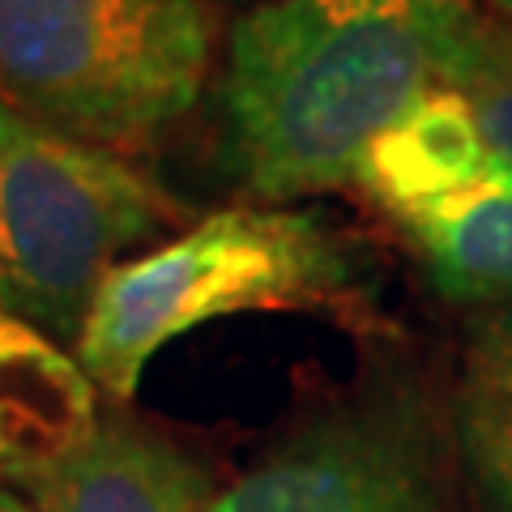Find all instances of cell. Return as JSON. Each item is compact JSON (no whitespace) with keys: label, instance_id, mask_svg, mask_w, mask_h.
Listing matches in <instances>:
<instances>
[{"label":"cell","instance_id":"6da1fadb","mask_svg":"<svg viewBox=\"0 0 512 512\" xmlns=\"http://www.w3.org/2000/svg\"><path fill=\"white\" fill-rule=\"evenodd\" d=\"M495 35L474 0H261L227 35L222 163L261 201L355 184L414 103L478 82Z\"/></svg>","mask_w":512,"mask_h":512},{"label":"cell","instance_id":"7a4b0ae2","mask_svg":"<svg viewBox=\"0 0 512 512\" xmlns=\"http://www.w3.org/2000/svg\"><path fill=\"white\" fill-rule=\"evenodd\" d=\"M372 308L367 265L320 214L227 205L111 269L73 359L94 389L128 402L158 350L214 320L244 312L367 320Z\"/></svg>","mask_w":512,"mask_h":512},{"label":"cell","instance_id":"3957f363","mask_svg":"<svg viewBox=\"0 0 512 512\" xmlns=\"http://www.w3.org/2000/svg\"><path fill=\"white\" fill-rule=\"evenodd\" d=\"M214 56L205 0H0V103L111 154L188 120Z\"/></svg>","mask_w":512,"mask_h":512},{"label":"cell","instance_id":"277c9868","mask_svg":"<svg viewBox=\"0 0 512 512\" xmlns=\"http://www.w3.org/2000/svg\"><path fill=\"white\" fill-rule=\"evenodd\" d=\"M188 218L128 158L0 103V312L77 346L111 269Z\"/></svg>","mask_w":512,"mask_h":512},{"label":"cell","instance_id":"5b68a950","mask_svg":"<svg viewBox=\"0 0 512 512\" xmlns=\"http://www.w3.org/2000/svg\"><path fill=\"white\" fill-rule=\"evenodd\" d=\"M214 512H444L436 419L406 380L359 384L218 491Z\"/></svg>","mask_w":512,"mask_h":512},{"label":"cell","instance_id":"8992f818","mask_svg":"<svg viewBox=\"0 0 512 512\" xmlns=\"http://www.w3.org/2000/svg\"><path fill=\"white\" fill-rule=\"evenodd\" d=\"M99 419V389L73 350L0 312V487L30 495Z\"/></svg>","mask_w":512,"mask_h":512},{"label":"cell","instance_id":"52a82bcc","mask_svg":"<svg viewBox=\"0 0 512 512\" xmlns=\"http://www.w3.org/2000/svg\"><path fill=\"white\" fill-rule=\"evenodd\" d=\"M30 500L43 512H214L218 491L167 436L128 419H99Z\"/></svg>","mask_w":512,"mask_h":512},{"label":"cell","instance_id":"ba28073f","mask_svg":"<svg viewBox=\"0 0 512 512\" xmlns=\"http://www.w3.org/2000/svg\"><path fill=\"white\" fill-rule=\"evenodd\" d=\"M453 303H512V163L495 154L474 184L389 214Z\"/></svg>","mask_w":512,"mask_h":512},{"label":"cell","instance_id":"9c48e42d","mask_svg":"<svg viewBox=\"0 0 512 512\" xmlns=\"http://www.w3.org/2000/svg\"><path fill=\"white\" fill-rule=\"evenodd\" d=\"M491 158L474 103L461 90H431L367 146L355 184L380 210L397 214L474 184Z\"/></svg>","mask_w":512,"mask_h":512},{"label":"cell","instance_id":"30bf717a","mask_svg":"<svg viewBox=\"0 0 512 512\" xmlns=\"http://www.w3.org/2000/svg\"><path fill=\"white\" fill-rule=\"evenodd\" d=\"M448 423L483 512H512V303L470 325Z\"/></svg>","mask_w":512,"mask_h":512},{"label":"cell","instance_id":"8fae6325","mask_svg":"<svg viewBox=\"0 0 512 512\" xmlns=\"http://www.w3.org/2000/svg\"><path fill=\"white\" fill-rule=\"evenodd\" d=\"M466 99L474 103V116H478V128H483L491 154L512 163V26H500L495 47L487 56V69L466 90Z\"/></svg>","mask_w":512,"mask_h":512},{"label":"cell","instance_id":"7c38bea8","mask_svg":"<svg viewBox=\"0 0 512 512\" xmlns=\"http://www.w3.org/2000/svg\"><path fill=\"white\" fill-rule=\"evenodd\" d=\"M0 512H43L35 500H22V491L0 487Z\"/></svg>","mask_w":512,"mask_h":512},{"label":"cell","instance_id":"4fadbf2b","mask_svg":"<svg viewBox=\"0 0 512 512\" xmlns=\"http://www.w3.org/2000/svg\"><path fill=\"white\" fill-rule=\"evenodd\" d=\"M487 5H491L495 13H500L504 26H512V0H487Z\"/></svg>","mask_w":512,"mask_h":512},{"label":"cell","instance_id":"5bb4252c","mask_svg":"<svg viewBox=\"0 0 512 512\" xmlns=\"http://www.w3.org/2000/svg\"><path fill=\"white\" fill-rule=\"evenodd\" d=\"M248 5H261V0H248Z\"/></svg>","mask_w":512,"mask_h":512}]
</instances>
